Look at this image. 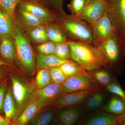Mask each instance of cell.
Here are the masks:
<instances>
[{
    "label": "cell",
    "mask_w": 125,
    "mask_h": 125,
    "mask_svg": "<svg viewBox=\"0 0 125 125\" xmlns=\"http://www.w3.org/2000/svg\"><path fill=\"white\" fill-rule=\"evenodd\" d=\"M70 58L86 70L97 69L108 65L106 58L98 48L83 42L69 40Z\"/></svg>",
    "instance_id": "1"
},
{
    "label": "cell",
    "mask_w": 125,
    "mask_h": 125,
    "mask_svg": "<svg viewBox=\"0 0 125 125\" xmlns=\"http://www.w3.org/2000/svg\"><path fill=\"white\" fill-rule=\"evenodd\" d=\"M13 38L15 45V60L27 75L32 76L37 69L36 57L23 31L15 24Z\"/></svg>",
    "instance_id": "2"
},
{
    "label": "cell",
    "mask_w": 125,
    "mask_h": 125,
    "mask_svg": "<svg viewBox=\"0 0 125 125\" xmlns=\"http://www.w3.org/2000/svg\"><path fill=\"white\" fill-rule=\"evenodd\" d=\"M8 75L18 109V116L30 103L35 100L37 90L34 83L23 75L13 72H8Z\"/></svg>",
    "instance_id": "3"
},
{
    "label": "cell",
    "mask_w": 125,
    "mask_h": 125,
    "mask_svg": "<svg viewBox=\"0 0 125 125\" xmlns=\"http://www.w3.org/2000/svg\"><path fill=\"white\" fill-rule=\"evenodd\" d=\"M63 17L57 25L73 39V41L92 44L93 32L91 25L78 17L71 15H62Z\"/></svg>",
    "instance_id": "4"
},
{
    "label": "cell",
    "mask_w": 125,
    "mask_h": 125,
    "mask_svg": "<svg viewBox=\"0 0 125 125\" xmlns=\"http://www.w3.org/2000/svg\"><path fill=\"white\" fill-rule=\"evenodd\" d=\"M103 53L109 64L114 68L120 67L124 58L121 48V38L117 32L106 41L96 47Z\"/></svg>",
    "instance_id": "5"
},
{
    "label": "cell",
    "mask_w": 125,
    "mask_h": 125,
    "mask_svg": "<svg viewBox=\"0 0 125 125\" xmlns=\"http://www.w3.org/2000/svg\"><path fill=\"white\" fill-rule=\"evenodd\" d=\"M90 25L93 32L92 45L96 47L109 39L116 32L107 12Z\"/></svg>",
    "instance_id": "6"
},
{
    "label": "cell",
    "mask_w": 125,
    "mask_h": 125,
    "mask_svg": "<svg viewBox=\"0 0 125 125\" xmlns=\"http://www.w3.org/2000/svg\"><path fill=\"white\" fill-rule=\"evenodd\" d=\"M107 13L121 38L125 35V0H107Z\"/></svg>",
    "instance_id": "7"
},
{
    "label": "cell",
    "mask_w": 125,
    "mask_h": 125,
    "mask_svg": "<svg viewBox=\"0 0 125 125\" xmlns=\"http://www.w3.org/2000/svg\"><path fill=\"white\" fill-rule=\"evenodd\" d=\"M100 89L99 87L91 89L66 93L57 98L51 106L56 109L77 105Z\"/></svg>",
    "instance_id": "8"
},
{
    "label": "cell",
    "mask_w": 125,
    "mask_h": 125,
    "mask_svg": "<svg viewBox=\"0 0 125 125\" xmlns=\"http://www.w3.org/2000/svg\"><path fill=\"white\" fill-rule=\"evenodd\" d=\"M90 75L77 74L67 77L62 85L65 93L91 89L99 87Z\"/></svg>",
    "instance_id": "9"
},
{
    "label": "cell",
    "mask_w": 125,
    "mask_h": 125,
    "mask_svg": "<svg viewBox=\"0 0 125 125\" xmlns=\"http://www.w3.org/2000/svg\"><path fill=\"white\" fill-rule=\"evenodd\" d=\"M19 6L45 23L52 22L57 18V13L46 8L40 2L25 0Z\"/></svg>",
    "instance_id": "10"
},
{
    "label": "cell",
    "mask_w": 125,
    "mask_h": 125,
    "mask_svg": "<svg viewBox=\"0 0 125 125\" xmlns=\"http://www.w3.org/2000/svg\"><path fill=\"white\" fill-rule=\"evenodd\" d=\"M107 7V0H95L86 5L78 17L90 24L106 13Z\"/></svg>",
    "instance_id": "11"
},
{
    "label": "cell",
    "mask_w": 125,
    "mask_h": 125,
    "mask_svg": "<svg viewBox=\"0 0 125 125\" xmlns=\"http://www.w3.org/2000/svg\"><path fill=\"white\" fill-rule=\"evenodd\" d=\"M65 92L62 84L52 83L36 91V99L46 106H51Z\"/></svg>",
    "instance_id": "12"
},
{
    "label": "cell",
    "mask_w": 125,
    "mask_h": 125,
    "mask_svg": "<svg viewBox=\"0 0 125 125\" xmlns=\"http://www.w3.org/2000/svg\"><path fill=\"white\" fill-rule=\"evenodd\" d=\"M46 106L40 101L35 99L30 103L17 117L11 123V125H27L32 119Z\"/></svg>",
    "instance_id": "13"
},
{
    "label": "cell",
    "mask_w": 125,
    "mask_h": 125,
    "mask_svg": "<svg viewBox=\"0 0 125 125\" xmlns=\"http://www.w3.org/2000/svg\"><path fill=\"white\" fill-rule=\"evenodd\" d=\"M76 105L68 106L59 109L57 117L60 125H74L81 114L80 108Z\"/></svg>",
    "instance_id": "14"
},
{
    "label": "cell",
    "mask_w": 125,
    "mask_h": 125,
    "mask_svg": "<svg viewBox=\"0 0 125 125\" xmlns=\"http://www.w3.org/2000/svg\"><path fill=\"white\" fill-rule=\"evenodd\" d=\"M16 47L13 38L1 36L0 45V57L5 62L10 64L16 59Z\"/></svg>",
    "instance_id": "15"
},
{
    "label": "cell",
    "mask_w": 125,
    "mask_h": 125,
    "mask_svg": "<svg viewBox=\"0 0 125 125\" xmlns=\"http://www.w3.org/2000/svg\"><path fill=\"white\" fill-rule=\"evenodd\" d=\"M3 109L4 115L10 121L11 123L18 116V109L10 84H9L6 94L3 103Z\"/></svg>",
    "instance_id": "16"
},
{
    "label": "cell",
    "mask_w": 125,
    "mask_h": 125,
    "mask_svg": "<svg viewBox=\"0 0 125 125\" xmlns=\"http://www.w3.org/2000/svg\"><path fill=\"white\" fill-rule=\"evenodd\" d=\"M70 60H63L58 58L53 54L45 55L39 54L36 56L37 69H49L53 67H60Z\"/></svg>",
    "instance_id": "17"
},
{
    "label": "cell",
    "mask_w": 125,
    "mask_h": 125,
    "mask_svg": "<svg viewBox=\"0 0 125 125\" xmlns=\"http://www.w3.org/2000/svg\"><path fill=\"white\" fill-rule=\"evenodd\" d=\"M56 109L52 106L43 108L27 125H50L55 117Z\"/></svg>",
    "instance_id": "18"
},
{
    "label": "cell",
    "mask_w": 125,
    "mask_h": 125,
    "mask_svg": "<svg viewBox=\"0 0 125 125\" xmlns=\"http://www.w3.org/2000/svg\"><path fill=\"white\" fill-rule=\"evenodd\" d=\"M46 31L48 39L56 43H62L67 42V36L57 25L47 23Z\"/></svg>",
    "instance_id": "19"
},
{
    "label": "cell",
    "mask_w": 125,
    "mask_h": 125,
    "mask_svg": "<svg viewBox=\"0 0 125 125\" xmlns=\"http://www.w3.org/2000/svg\"><path fill=\"white\" fill-rule=\"evenodd\" d=\"M16 14L19 16L25 26L28 27L29 29L43 25L45 23L19 5L16 8Z\"/></svg>",
    "instance_id": "20"
},
{
    "label": "cell",
    "mask_w": 125,
    "mask_h": 125,
    "mask_svg": "<svg viewBox=\"0 0 125 125\" xmlns=\"http://www.w3.org/2000/svg\"><path fill=\"white\" fill-rule=\"evenodd\" d=\"M14 19L0 10V34L13 38Z\"/></svg>",
    "instance_id": "21"
},
{
    "label": "cell",
    "mask_w": 125,
    "mask_h": 125,
    "mask_svg": "<svg viewBox=\"0 0 125 125\" xmlns=\"http://www.w3.org/2000/svg\"><path fill=\"white\" fill-rule=\"evenodd\" d=\"M105 111L116 115H122L125 112V102L118 96H113L105 106Z\"/></svg>",
    "instance_id": "22"
},
{
    "label": "cell",
    "mask_w": 125,
    "mask_h": 125,
    "mask_svg": "<svg viewBox=\"0 0 125 125\" xmlns=\"http://www.w3.org/2000/svg\"><path fill=\"white\" fill-rule=\"evenodd\" d=\"M118 117L113 114H99L90 118L83 125H112L117 121Z\"/></svg>",
    "instance_id": "23"
},
{
    "label": "cell",
    "mask_w": 125,
    "mask_h": 125,
    "mask_svg": "<svg viewBox=\"0 0 125 125\" xmlns=\"http://www.w3.org/2000/svg\"><path fill=\"white\" fill-rule=\"evenodd\" d=\"M60 68L67 77L77 74L90 75L78 63L71 60L65 62Z\"/></svg>",
    "instance_id": "24"
},
{
    "label": "cell",
    "mask_w": 125,
    "mask_h": 125,
    "mask_svg": "<svg viewBox=\"0 0 125 125\" xmlns=\"http://www.w3.org/2000/svg\"><path fill=\"white\" fill-rule=\"evenodd\" d=\"M24 0H0V10L15 19L17 6Z\"/></svg>",
    "instance_id": "25"
},
{
    "label": "cell",
    "mask_w": 125,
    "mask_h": 125,
    "mask_svg": "<svg viewBox=\"0 0 125 125\" xmlns=\"http://www.w3.org/2000/svg\"><path fill=\"white\" fill-rule=\"evenodd\" d=\"M52 83L49 70L42 69L39 70L34 83L36 90H40Z\"/></svg>",
    "instance_id": "26"
},
{
    "label": "cell",
    "mask_w": 125,
    "mask_h": 125,
    "mask_svg": "<svg viewBox=\"0 0 125 125\" xmlns=\"http://www.w3.org/2000/svg\"><path fill=\"white\" fill-rule=\"evenodd\" d=\"M53 54L62 60H69L70 56L69 41L62 43H56Z\"/></svg>",
    "instance_id": "27"
},
{
    "label": "cell",
    "mask_w": 125,
    "mask_h": 125,
    "mask_svg": "<svg viewBox=\"0 0 125 125\" xmlns=\"http://www.w3.org/2000/svg\"><path fill=\"white\" fill-rule=\"evenodd\" d=\"M86 5L85 0H71L67 7L72 15L78 17Z\"/></svg>",
    "instance_id": "28"
},
{
    "label": "cell",
    "mask_w": 125,
    "mask_h": 125,
    "mask_svg": "<svg viewBox=\"0 0 125 125\" xmlns=\"http://www.w3.org/2000/svg\"><path fill=\"white\" fill-rule=\"evenodd\" d=\"M52 83L62 84L67 77L64 74L60 67H53L48 69Z\"/></svg>",
    "instance_id": "29"
},
{
    "label": "cell",
    "mask_w": 125,
    "mask_h": 125,
    "mask_svg": "<svg viewBox=\"0 0 125 125\" xmlns=\"http://www.w3.org/2000/svg\"><path fill=\"white\" fill-rule=\"evenodd\" d=\"M106 89L108 92L118 96L125 102V92L116 81H113L107 85Z\"/></svg>",
    "instance_id": "30"
},
{
    "label": "cell",
    "mask_w": 125,
    "mask_h": 125,
    "mask_svg": "<svg viewBox=\"0 0 125 125\" xmlns=\"http://www.w3.org/2000/svg\"><path fill=\"white\" fill-rule=\"evenodd\" d=\"M94 76L97 80L101 84L106 86L114 81H112L110 74L104 71H98L94 73Z\"/></svg>",
    "instance_id": "31"
},
{
    "label": "cell",
    "mask_w": 125,
    "mask_h": 125,
    "mask_svg": "<svg viewBox=\"0 0 125 125\" xmlns=\"http://www.w3.org/2000/svg\"><path fill=\"white\" fill-rule=\"evenodd\" d=\"M56 43L51 41L42 43L37 47V49L40 54L45 55L53 54Z\"/></svg>",
    "instance_id": "32"
},
{
    "label": "cell",
    "mask_w": 125,
    "mask_h": 125,
    "mask_svg": "<svg viewBox=\"0 0 125 125\" xmlns=\"http://www.w3.org/2000/svg\"><path fill=\"white\" fill-rule=\"evenodd\" d=\"M9 76L0 82V113L4 115L3 105L6 94L9 88Z\"/></svg>",
    "instance_id": "33"
},
{
    "label": "cell",
    "mask_w": 125,
    "mask_h": 125,
    "mask_svg": "<svg viewBox=\"0 0 125 125\" xmlns=\"http://www.w3.org/2000/svg\"><path fill=\"white\" fill-rule=\"evenodd\" d=\"M54 11L61 15L65 14L63 8L64 0H43Z\"/></svg>",
    "instance_id": "34"
},
{
    "label": "cell",
    "mask_w": 125,
    "mask_h": 125,
    "mask_svg": "<svg viewBox=\"0 0 125 125\" xmlns=\"http://www.w3.org/2000/svg\"><path fill=\"white\" fill-rule=\"evenodd\" d=\"M47 34L45 27L40 25L29 29V35L31 39L41 35Z\"/></svg>",
    "instance_id": "35"
},
{
    "label": "cell",
    "mask_w": 125,
    "mask_h": 125,
    "mask_svg": "<svg viewBox=\"0 0 125 125\" xmlns=\"http://www.w3.org/2000/svg\"><path fill=\"white\" fill-rule=\"evenodd\" d=\"M104 97L102 94L98 93L97 95L94 104L93 108L99 107L102 104Z\"/></svg>",
    "instance_id": "36"
},
{
    "label": "cell",
    "mask_w": 125,
    "mask_h": 125,
    "mask_svg": "<svg viewBox=\"0 0 125 125\" xmlns=\"http://www.w3.org/2000/svg\"><path fill=\"white\" fill-rule=\"evenodd\" d=\"M8 77V71L4 66L0 67V82Z\"/></svg>",
    "instance_id": "37"
},
{
    "label": "cell",
    "mask_w": 125,
    "mask_h": 125,
    "mask_svg": "<svg viewBox=\"0 0 125 125\" xmlns=\"http://www.w3.org/2000/svg\"><path fill=\"white\" fill-rule=\"evenodd\" d=\"M11 124L10 121L0 113V125H11Z\"/></svg>",
    "instance_id": "38"
},
{
    "label": "cell",
    "mask_w": 125,
    "mask_h": 125,
    "mask_svg": "<svg viewBox=\"0 0 125 125\" xmlns=\"http://www.w3.org/2000/svg\"><path fill=\"white\" fill-rule=\"evenodd\" d=\"M117 125H125V112L122 115L118 116Z\"/></svg>",
    "instance_id": "39"
},
{
    "label": "cell",
    "mask_w": 125,
    "mask_h": 125,
    "mask_svg": "<svg viewBox=\"0 0 125 125\" xmlns=\"http://www.w3.org/2000/svg\"><path fill=\"white\" fill-rule=\"evenodd\" d=\"M121 38V48L124 58H125V36Z\"/></svg>",
    "instance_id": "40"
},
{
    "label": "cell",
    "mask_w": 125,
    "mask_h": 125,
    "mask_svg": "<svg viewBox=\"0 0 125 125\" xmlns=\"http://www.w3.org/2000/svg\"><path fill=\"white\" fill-rule=\"evenodd\" d=\"M10 66L12 67V65L11 64H9L7 62H5L0 57V67L1 66Z\"/></svg>",
    "instance_id": "41"
},
{
    "label": "cell",
    "mask_w": 125,
    "mask_h": 125,
    "mask_svg": "<svg viewBox=\"0 0 125 125\" xmlns=\"http://www.w3.org/2000/svg\"><path fill=\"white\" fill-rule=\"evenodd\" d=\"M86 0V5H87L90 3V2H92V1L95 0Z\"/></svg>",
    "instance_id": "42"
},
{
    "label": "cell",
    "mask_w": 125,
    "mask_h": 125,
    "mask_svg": "<svg viewBox=\"0 0 125 125\" xmlns=\"http://www.w3.org/2000/svg\"><path fill=\"white\" fill-rule=\"evenodd\" d=\"M36 1V2H40V3H42L43 1V0H35Z\"/></svg>",
    "instance_id": "43"
},
{
    "label": "cell",
    "mask_w": 125,
    "mask_h": 125,
    "mask_svg": "<svg viewBox=\"0 0 125 125\" xmlns=\"http://www.w3.org/2000/svg\"><path fill=\"white\" fill-rule=\"evenodd\" d=\"M29 1H31V2H36V1L35 0H27Z\"/></svg>",
    "instance_id": "44"
},
{
    "label": "cell",
    "mask_w": 125,
    "mask_h": 125,
    "mask_svg": "<svg viewBox=\"0 0 125 125\" xmlns=\"http://www.w3.org/2000/svg\"><path fill=\"white\" fill-rule=\"evenodd\" d=\"M59 125V123H53V124H51V125Z\"/></svg>",
    "instance_id": "45"
},
{
    "label": "cell",
    "mask_w": 125,
    "mask_h": 125,
    "mask_svg": "<svg viewBox=\"0 0 125 125\" xmlns=\"http://www.w3.org/2000/svg\"><path fill=\"white\" fill-rule=\"evenodd\" d=\"M1 35L0 34V45L1 42Z\"/></svg>",
    "instance_id": "46"
},
{
    "label": "cell",
    "mask_w": 125,
    "mask_h": 125,
    "mask_svg": "<svg viewBox=\"0 0 125 125\" xmlns=\"http://www.w3.org/2000/svg\"><path fill=\"white\" fill-rule=\"evenodd\" d=\"M117 125V121L116 123H114V124H113V125Z\"/></svg>",
    "instance_id": "47"
},
{
    "label": "cell",
    "mask_w": 125,
    "mask_h": 125,
    "mask_svg": "<svg viewBox=\"0 0 125 125\" xmlns=\"http://www.w3.org/2000/svg\"></svg>",
    "instance_id": "48"
}]
</instances>
